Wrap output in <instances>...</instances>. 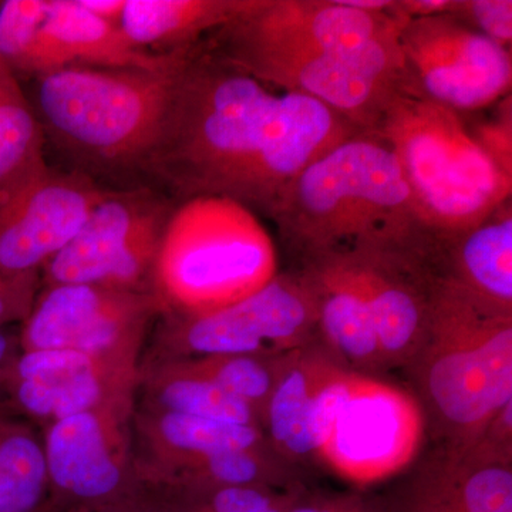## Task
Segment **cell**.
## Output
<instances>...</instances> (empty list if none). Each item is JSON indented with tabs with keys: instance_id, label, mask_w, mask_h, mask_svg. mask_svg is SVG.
<instances>
[{
	"instance_id": "6da1fadb",
	"label": "cell",
	"mask_w": 512,
	"mask_h": 512,
	"mask_svg": "<svg viewBox=\"0 0 512 512\" xmlns=\"http://www.w3.org/2000/svg\"><path fill=\"white\" fill-rule=\"evenodd\" d=\"M360 133L325 104L259 82L202 40L181 66L144 175L178 202L224 197L268 215L296 175Z\"/></svg>"
},
{
	"instance_id": "7a4b0ae2",
	"label": "cell",
	"mask_w": 512,
	"mask_h": 512,
	"mask_svg": "<svg viewBox=\"0 0 512 512\" xmlns=\"http://www.w3.org/2000/svg\"><path fill=\"white\" fill-rule=\"evenodd\" d=\"M404 23L340 0H254L205 43L266 86L311 97L372 131L394 94L407 89Z\"/></svg>"
},
{
	"instance_id": "3957f363",
	"label": "cell",
	"mask_w": 512,
	"mask_h": 512,
	"mask_svg": "<svg viewBox=\"0 0 512 512\" xmlns=\"http://www.w3.org/2000/svg\"><path fill=\"white\" fill-rule=\"evenodd\" d=\"M266 217L299 268L417 248L436 234L421 220L393 151L369 131L309 164Z\"/></svg>"
},
{
	"instance_id": "277c9868",
	"label": "cell",
	"mask_w": 512,
	"mask_h": 512,
	"mask_svg": "<svg viewBox=\"0 0 512 512\" xmlns=\"http://www.w3.org/2000/svg\"><path fill=\"white\" fill-rule=\"evenodd\" d=\"M191 49L165 69L69 67L37 77L30 101L46 140L92 180L144 174Z\"/></svg>"
},
{
	"instance_id": "5b68a950",
	"label": "cell",
	"mask_w": 512,
	"mask_h": 512,
	"mask_svg": "<svg viewBox=\"0 0 512 512\" xmlns=\"http://www.w3.org/2000/svg\"><path fill=\"white\" fill-rule=\"evenodd\" d=\"M409 363L448 450L471 447L512 402V315L440 278L426 335Z\"/></svg>"
},
{
	"instance_id": "8992f818",
	"label": "cell",
	"mask_w": 512,
	"mask_h": 512,
	"mask_svg": "<svg viewBox=\"0 0 512 512\" xmlns=\"http://www.w3.org/2000/svg\"><path fill=\"white\" fill-rule=\"evenodd\" d=\"M369 133L393 151L421 220L437 234L474 227L511 201L512 177L456 111L399 92Z\"/></svg>"
},
{
	"instance_id": "52a82bcc",
	"label": "cell",
	"mask_w": 512,
	"mask_h": 512,
	"mask_svg": "<svg viewBox=\"0 0 512 512\" xmlns=\"http://www.w3.org/2000/svg\"><path fill=\"white\" fill-rule=\"evenodd\" d=\"M278 274L274 239L254 211L229 198L195 197L177 202L167 222L153 295L161 313L202 315L242 301Z\"/></svg>"
},
{
	"instance_id": "ba28073f",
	"label": "cell",
	"mask_w": 512,
	"mask_h": 512,
	"mask_svg": "<svg viewBox=\"0 0 512 512\" xmlns=\"http://www.w3.org/2000/svg\"><path fill=\"white\" fill-rule=\"evenodd\" d=\"M154 355L143 363L208 356H278L312 343L316 305L298 271L279 272L264 288L202 315L158 316Z\"/></svg>"
},
{
	"instance_id": "9c48e42d",
	"label": "cell",
	"mask_w": 512,
	"mask_h": 512,
	"mask_svg": "<svg viewBox=\"0 0 512 512\" xmlns=\"http://www.w3.org/2000/svg\"><path fill=\"white\" fill-rule=\"evenodd\" d=\"M175 205L151 187L104 191L76 237L43 266L40 285L153 293L158 251Z\"/></svg>"
},
{
	"instance_id": "30bf717a",
	"label": "cell",
	"mask_w": 512,
	"mask_h": 512,
	"mask_svg": "<svg viewBox=\"0 0 512 512\" xmlns=\"http://www.w3.org/2000/svg\"><path fill=\"white\" fill-rule=\"evenodd\" d=\"M133 406H111L43 427L50 505L100 512L143 493L134 453Z\"/></svg>"
},
{
	"instance_id": "8fae6325",
	"label": "cell",
	"mask_w": 512,
	"mask_h": 512,
	"mask_svg": "<svg viewBox=\"0 0 512 512\" xmlns=\"http://www.w3.org/2000/svg\"><path fill=\"white\" fill-rule=\"evenodd\" d=\"M160 313L153 293L82 284L47 286L22 322L20 350H76L140 367L141 350Z\"/></svg>"
},
{
	"instance_id": "7c38bea8",
	"label": "cell",
	"mask_w": 512,
	"mask_h": 512,
	"mask_svg": "<svg viewBox=\"0 0 512 512\" xmlns=\"http://www.w3.org/2000/svg\"><path fill=\"white\" fill-rule=\"evenodd\" d=\"M407 92L458 114L510 96L511 49L451 15L409 20L399 37Z\"/></svg>"
},
{
	"instance_id": "4fadbf2b",
	"label": "cell",
	"mask_w": 512,
	"mask_h": 512,
	"mask_svg": "<svg viewBox=\"0 0 512 512\" xmlns=\"http://www.w3.org/2000/svg\"><path fill=\"white\" fill-rule=\"evenodd\" d=\"M421 434L423 419L414 397L356 373L318 457L339 476L373 483L399 473L413 460Z\"/></svg>"
},
{
	"instance_id": "5bb4252c",
	"label": "cell",
	"mask_w": 512,
	"mask_h": 512,
	"mask_svg": "<svg viewBox=\"0 0 512 512\" xmlns=\"http://www.w3.org/2000/svg\"><path fill=\"white\" fill-rule=\"evenodd\" d=\"M104 191L87 175L47 165L0 198V275H40L76 237Z\"/></svg>"
},
{
	"instance_id": "9a60e30c",
	"label": "cell",
	"mask_w": 512,
	"mask_h": 512,
	"mask_svg": "<svg viewBox=\"0 0 512 512\" xmlns=\"http://www.w3.org/2000/svg\"><path fill=\"white\" fill-rule=\"evenodd\" d=\"M140 367L76 350H20L0 383L13 406L40 427L111 406H133Z\"/></svg>"
},
{
	"instance_id": "2e32d148",
	"label": "cell",
	"mask_w": 512,
	"mask_h": 512,
	"mask_svg": "<svg viewBox=\"0 0 512 512\" xmlns=\"http://www.w3.org/2000/svg\"><path fill=\"white\" fill-rule=\"evenodd\" d=\"M183 52L185 50L157 55L138 49L119 25L90 15L76 0H52L37 46L32 76L37 79L69 67L165 69Z\"/></svg>"
},
{
	"instance_id": "e0dca14e",
	"label": "cell",
	"mask_w": 512,
	"mask_h": 512,
	"mask_svg": "<svg viewBox=\"0 0 512 512\" xmlns=\"http://www.w3.org/2000/svg\"><path fill=\"white\" fill-rule=\"evenodd\" d=\"M437 463L414 485L410 512H512L511 444L483 436Z\"/></svg>"
},
{
	"instance_id": "ac0fdd59",
	"label": "cell",
	"mask_w": 512,
	"mask_h": 512,
	"mask_svg": "<svg viewBox=\"0 0 512 512\" xmlns=\"http://www.w3.org/2000/svg\"><path fill=\"white\" fill-rule=\"evenodd\" d=\"M296 271L311 288L316 330L336 360L356 370L380 369L384 363L372 311L352 269L342 261H323Z\"/></svg>"
},
{
	"instance_id": "d6986e66",
	"label": "cell",
	"mask_w": 512,
	"mask_h": 512,
	"mask_svg": "<svg viewBox=\"0 0 512 512\" xmlns=\"http://www.w3.org/2000/svg\"><path fill=\"white\" fill-rule=\"evenodd\" d=\"M440 271L477 301L512 315V204L480 224L439 234Z\"/></svg>"
},
{
	"instance_id": "ffe728a7",
	"label": "cell",
	"mask_w": 512,
	"mask_h": 512,
	"mask_svg": "<svg viewBox=\"0 0 512 512\" xmlns=\"http://www.w3.org/2000/svg\"><path fill=\"white\" fill-rule=\"evenodd\" d=\"M254 0H127L120 28L138 49L157 55L197 46L251 8Z\"/></svg>"
},
{
	"instance_id": "44dd1931",
	"label": "cell",
	"mask_w": 512,
	"mask_h": 512,
	"mask_svg": "<svg viewBox=\"0 0 512 512\" xmlns=\"http://www.w3.org/2000/svg\"><path fill=\"white\" fill-rule=\"evenodd\" d=\"M303 348L282 356L275 387L262 416L269 447L291 461L315 457L309 434L313 399L333 370L342 365Z\"/></svg>"
},
{
	"instance_id": "7402d4cb",
	"label": "cell",
	"mask_w": 512,
	"mask_h": 512,
	"mask_svg": "<svg viewBox=\"0 0 512 512\" xmlns=\"http://www.w3.org/2000/svg\"><path fill=\"white\" fill-rule=\"evenodd\" d=\"M140 387L144 409L262 429L258 414L248 403L224 392L210 380L185 372L177 363H141L137 389Z\"/></svg>"
},
{
	"instance_id": "603a6c76",
	"label": "cell",
	"mask_w": 512,
	"mask_h": 512,
	"mask_svg": "<svg viewBox=\"0 0 512 512\" xmlns=\"http://www.w3.org/2000/svg\"><path fill=\"white\" fill-rule=\"evenodd\" d=\"M45 144L32 101L0 57V198L45 170Z\"/></svg>"
},
{
	"instance_id": "cb8c5ba5",
	"label": "cell",
	"mask_w": 512,
	"mask_h": 512,
	"mask_svg": "<svg viewBox=\"0 0 512 512\" xmlns=\"http://www.w3.org/2000/svg\"><path fill=\"white\" fill-rule=\"evenodd\" d=\"M50 507L42 436L13 417H0V512H43Z\"/></svg>"
},
{
	"instance_id": "d4e9b609",
	"label": "cell",
	"mask_w": 512,
	"mask_h": 512,
	"mask_svg": "<svg viewBox=\"0 0 512 512\" xmlns=\"http://www.w3.org/2000/svg\"><path fill=\"white\" fill-rule=\"evenodd\" d=\"M282 356H208L164 362L177 363L185 372L210 380L224 392L248 403L258 414L262 426V416L274 390Z\"/></svg>"
},
{
	"instance_id": "484cf974",
	"label": "cell",
	"mask_w": 512,
	"mask_h": 512,
	"mask_svg": "<svg viewBox=\"0 0 512 512\" xmlns=\"http://www.w3.org/2000/svg\"><path fill=\"white\" fill-rule=\"evenodd\" d=\"M52 0L0 2V57L16 74L32 76Z\"/></svg>"
},
{
	"instance_id": "4316f807",
	"label": "cell",
	"mask_w": 512,
	"mask_h": 512,
	"mask_svg": "<svg viewBox=\"0 0 512 512\" xmlns=\"http://www.w3.org/2000/svg\"><path fill=\"white\" fill-rule=\"evenodd\" d=\"M451 16L498 45L511 49V0H460V6Z\"/></svg>"
},
{
	"instance_id": "83f0119b",
	"label": "cell",
	"mask_w": 512,
	"mask_h": 512,
	"mask_svg": "<svg viewBox=\"0 0 512 512\" xmlns=\"http://www.w3.org/2000/svg\"><path fill=\"white\" fill-rule=\"evenodd\" d=\"M493 119L470 128L478 146L508 177H512V106L511 94L495 104Z\"/></svg>"
},
{
	"instance_id": "f1b7e54d",
	"label": "cell",
	"mask_w": 512,
	"mask_h": 512,
	"mask_svg": "<svg viewBox=\"0 0 512 512\" xmlns=\"http://www.w3.org/2000/svg\"><path fill=\"white\" fill-rule=\"evenodd\" d=\"M39 291V274L18 278L0 275V328L28 318Z\"/></svg>"
},
{
	"instance_id": "f546056e",
	"label": "cell",
	"mask_w": 512,
	"mask_h": 512,
	"mask_svg": "<svg viewBox=\"0 0 512 512\" xmlns=\"http://www.w3.org/2000/svg\"><path fill=\"white\" fill-rule=\"evenodd\" d=\"M458 6L460 0H394L390 13L409 22L413 19L453 15Z\"/></svg>"
},
{
	"instance_id": "4dcf8cb0",
	"label": "cell",
	"mask_w": 512,
	"mask_h": 512,
	"mask_svg": "<svg viewBox=\"0 0 512 512\" xmlns=\"http://www.w3.org/2000/svg\"><path fill=\"white\" fill-rule=\"evenodd\" d=\"M100 512H183L177 504L165 498L164 495L144 490L131 500L107 508Z\"/></svg>"
},
{
	"instance_id": "1f68e13d",
	"label": "cell",
	"mask_w": 512,
	"mask_h": 512,
	"mask_svg": "<svg viewBox=\"0 0 512 512\" xmlns=\"http://www.w3.org/2000/svg\"><path fill=\"white\" fill-rule=\"evenodd\" d=\"M76 3L97 19L120 26L127 0H76Z\"/></svg>"
},
{
	"instance_id": "d6a6232c",
	"label": "cell",
	"mask_w": 512,
	"mask_h": 512,
	"mask_svg": "<svg viewBox=\"0 0 512 512\" xmlns=\"http://www.w3.org/2000/svg\"><path fill=\"white\" fill-rule=\"evenodd\" d=\"M343 498H302L295 497L286 512H338Z\"/></svg>"
},
{
	"instance_id": "836d02e7",
	"label": "cell",
	"mask_w": 512,
	"mask_h": 512,
	"mask_svg": "<svg viewBox=\"0 0 512 512\" xmlns=\"http://www.w3.org/2000/svg\"><path fill=\"white\" fill-rule=\"evenodd\" d=\"M20 353L19 336L0 328V383Z\"/></svg>"
},
{
	"instance_id": "e575fe53",
	"label": "cell",
	"mask_w": 512,
	"mask_h": 512,
	"mask_svg": "<svg viewBox=\"0 0 512 512\" xmlns=\"http://www.w3.org/2000/svg\"><path fill=\"white\" fill-rule=\"evenodd\" d=\"M340 2L348 8L370 13H390L394 6V0H340Z\"/></svg>"
},
{
	"instance_id": "d590c367",
	"label": "cell",
	"mask_w": 512,
	"mask_h": 512,
	"mask_svg": "<svg viewBox=\"0 0 512 512\" xmlns=\"http://www.w3.org/2000/svg\"><path fill=\"white\" fill-rule=\"evenodd\" d=\"M338 512H369L365 505L355 498H343Z\"/></svg>"
},
{
	"instance_id": "8d00e7d4",
	"label": "cell",
	"mask_w": 512,
	"mask_h": 512,
	"mask_svg": "<svg viewBox=\"0 0 512 512\" xmlns=\"http://www.w3.org/2000/svg\"><path fill=\"white\" fill-rule=\"evenodd\" d=\"M293 498H295V495L288 494L284 498V500L281 501V503H278L275 505L274 508H271L268 512H286L288 510L289 505H291Z\"/></svg>"
},
{
	"instance_id": "74e56055",
	"label": "cell",
	"mask_w": 512,
	"mask_h": 512,
	"mask_svg": "<svg viewBox=\"0 0 512 512\" xmlns=\"http://www.w3.org/2000/svg\"><path fill=\"white\" fill-rule=\"evenodd\" d=\"M45 512H86V511L64 510V508H56V507H52V505H50V507L47 508V510Z\"/></svg>"
},
{
	"instance_id": "f35d334b",
	"label": "cell",
	"mask_w": 512,
	"mask_h": 512,
	"mask_svg": "<svg viewBox=\"0 0 512 512\" xmlns=\"http://www.w3.org/2000/svg\"><path fill=\"white\" fill-rule=\"evenodd\" d=\"M5 416H9V413L6 412L5 403H3L2 400H0V417H5Z\"/></svg>"
},
{
	"instance_id": "ab89813d",
	"label": "cell",
	"mask_w": 512,
	"mask_h": 512,
	"mask_svg": "<svg viewBox=\"0 0 512 512\" xmlns=\"http://www.w3.org/2000/svg\"><path fill=\"white\" fill-rule=\"evenodd\" d=\"M45 511H46V510H45ZM45 511H43V512H45Z\"/></svg>"
}]
</instances>
